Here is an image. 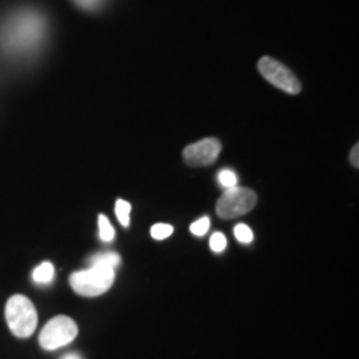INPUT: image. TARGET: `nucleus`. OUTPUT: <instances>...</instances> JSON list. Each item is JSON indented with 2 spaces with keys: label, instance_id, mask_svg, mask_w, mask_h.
I'll use <instances>...</instances> for the list:
<instances>
[{
  "label": "nucleus",
  "instance_id": "39448f33",
  "mask_svg": "<svg viewBox=\"0 0 359 359\" xmlns=\"http://www.w3.org/2000/svg\"><path fill=\"white\" fill-rule=\"evenodd\" d=\"M79 334V327L69 316H55L45 325L40 333V346L47 351H55L72 343Z\"/></svg>",
  "mask_w": 359,
  "mask_h": 359
},
{
  "label": "nucleus",
  "instance_id": "1a4fd4ad",
  "mask_svg": "<svg viewBox=\"0 0 359 359\" xmlns=\"http://www.w3.org/2000/svg\"><path fill=\"white\" fill-rule=\"evenodd\" d=\"M53 276H55V268H53V264L48 262L39 264V266L34 269L32 275L34 281L37 283V285H48V283H52Z\"/></svg>",
  "mask_w": 359,
  "mask_h": 359
},
{
  "label": "nucleus",
  "instance_id": "7ed1b4c3",
  "mask_svg": "<svg viewBox=\"0 0 359 359\" xmlns=\"http://www.w3.org/2000/svg\"><path fill=\"white\" fill-rule=\"evenodd\" d=\"M115 281V269L105 266H90L70 276V286L80 296H100L111 288Z\"/></svg>",
  "mask_w": 359,
  "mask_h": 359
},
{
  "label": "nucleus",
  "instance_id": "4468645a",
  "mask_svg": "<svg viewBox=\"0 0 359 359\" xmlns=\"http://www.w3.org/2000/svg\"><path fill=\"white\" fill-rule=\"evenodd\" d=\"M151 236L155 238V240H165V238H168L170 235L173 233V226L172 224H165V223H156L151 226Z\"/></svg>",
  "mask_w": 359,
  "mask_h": 359
},
{
  "label": "nucleus",
  "instance_id": "0eeeda50",
  "mask_svg": "<svg viewBox=\"0 0 359 359\" xmlns=\"http://www.w3.org/2000/svg\"><path fill=\"white\" fill-rule=\"evenodd\" d=\"M222 151V143L217 138H205L196 143L188 145L183 150V158L190 167H206L218 158Z\"/></svg>",
  "mask_w": 359,
  "mask_h": 359
},
{
  "label": "nucleus",
  "instance_id": "6e6552de",
  "mask_svg": "<svg viewBox=\"0 0 359 359\" xmlns=\"http://www.w3.org/2000/svg\"><path fill=\"white\" fill-rule=\"evenodd\" d=\"M120 263H122V258H120L118 253H114V251L97 253L95 257H92L88 259L90 266H105V268H111V269L120 266Z\"/></svg>",
  "mask_w": 359,
  "mask_h": 359
},
{
  "label": "nucleus",
  "instance_id": "9d476101",
  "mask_svg": "<svg viewBox=\"0 0 359 359\" xmlns=\"http://www.w3.org/2000/svg\"><path fill=\"white\" fill-rule=\"evenodd\" d=\"M98 235H100L103 241H111L115 238L114 226H111L109 218H107L105 215H100V217H98Z\"/></svg>",
  "mask_w": 359,
  "mask_h": 359
},
{
  "label": "nucleus",
  "instance_id": "dca6fc26",
  "mask_svg": "<svg viewBox=\"0 0 359 359\" xmlns=\"http://www.w3.org/2000/svg\"><path fill=\"white\" fill-rule=\"evenodd\" d=\"M210 248H212L215 253H222V251L226 248V238H224L223 233H213L212 238H210Z\"/></svg>",
  "mask_w": 359,
  "mask_h": 359
},
{
  "label": "nucleus",
  "instance_id": "ddd939ff",
  "mask_svg": "<svg viewBox=\"0 0 359 359\" xmlns=\"http://www.w3.org/2000/svg\"><path fill=\"white\" fill-rule=\"evenodd\" d=\"M235 236H236V240L240 241V243H243V245H250L251 241H253V231H251V228L245 223L236 224V226H235Z\"/></svg>",
  "mask_w": 359,
  "mask_h": 359
},
{
  "label": "nucleus",
  "instance_id": "f03ea898",
  "mask_svg": "<svg viewBox=\"0 0 359 359\" xmlns=\"http://www.w3.org/2000/svg\"><path fill=\"white\" fill-rule=\"evenodd\" d=\"M6 320L17 338H29L37 327V309L27 296L15 294L7 302Z\"/></svg>",
  "mask_w": 359,
  "mask_h": 359
},
{
  "label": "nucleus",
  "instance_id": "423d86ee",
  "mask_svg": "<svg viewBox=\"0 0 359 359\" xmlns=\"http://www.w3.org/2000/svg\"><path fill=\"white\" fill-rule=\"evenodd\" d=\"M258 70L269 83H273L283 92L290 93V95H298L302 92V82L298 77L291 72L288 67L283 65L281 62L275 60L271 57H263L258 62Z\"/></svg>",
  "mask_w": 359,
  "mask_h": 359
},
{
  "label": "nucleus",
  "instance_id": "a211bd4d",
  "mask_svg": "<svg viewBox=\"0 0 359 359\" xmlns=\"http://www.w3.org/2000/svg\"><path fill=\"white\" fill-rule=\"evenodd\" d=\"M358 151H359V147L358 145H354V148H353V151H351V163H353V167H359V161H358Z\"/></svg>",
  "mask_w": 359,
  "mask_h": 359
},
{
  "label": "nucleus",
  "instance_id": "f3484780",
  "mask_svg": "<svg viewBox=\"0 0 359 359\" xmlns=\"http://www.w3.org/2000/svg\"><path fill=\"white\" fill-rule=\"evenodd\" d=\"M74 2L82 8H95L100 0H74Z\"/></svg>",
  "mask_w": 359,
  "mask_h": 359
},
{
  "label": "nucleus",
  "instance_id": "f257e3e1",
  "mask_svg": "<svg viewBox=\"0 0 359 359\" xmlns=\"http://www.w3.org/2000/svg\"><path fill=\"white\" fill-rule=\"evenodd\" d=\"M45 29L42 13L22 11L7 19L0 29V48L12 57L30 55L43 42Z\"/></svg>",
  "mask_w": 359,
  "mask_h": 359
},
{
  "label": "nucleus",
  "instance_id": "f8f14e48",
  "mask_svg": "<svg viewBox=\"0 0 359 359\" xmlns=\"http://www.w3.org/2000/svg\"><path fill=\"white\" fill-rule=\"evenodd\" d=\"M218 183L222 185L224 190H230V188H235L236 183H238V178H236V173L233 172V170H222L218 175Z\"/></svg>",
  "mask_w": 359,
  "mask_h": 359
},
{
  "label": "nucleus",
  "instance_id": "20e7f679",
  "mask_svg": "<svg viewBox=\"0 0 359 359\" xmlns=\"http://www.w3.org/2000/svg\"><path fill=\"white\" fill-rule=\"evenodd\" d=\"M257 193L250 188H230L222 195L217 203V213L219 218L233 219L241 217V215L251 212L257 205Z\"/></svg>",
  "mask_w": 359,
  "mask_h": 359
},
{
  "label": "nucleus",
  "instance_id": "2eb2a0df",
  "mask_svg": "<svg viewBox=\"0 0 359 359\" xmlns=\"http://www.w3.org/2000/svg\"><path fill=\"white\" fill-rule=\"evenodd\" d=\"M208 230H210V218L208 217L196 219V222L191 223V226H190V231L196 236L206 235V231H208Z\"/></svg>",
  "mask_w": 359,
  "mask_h": 359
},
{
  "label": "nucleus",
  "instance_id": "9b49d317",
  "mask_svg": "<svg viewBox=\"0 0 359 359\" xmlns=\"http://www.w3.org/2000/svg\"><path fill=\"white\" fill-rule=\"evenodd\" d=\"M115 212L118 222L123 224V226H130V212H132V206L127 200H116Z\"/></svg>",
  "mask_w": 359,
  "mask_h": 359
},
{
  "label": "nucleus",
  "instance_id": "6ab92c4d",
  "mask_svg": "<svg viewBox=\"0 0 359 359\" xmlns=\"http://www.w3.org/2000/svg\"><path fill=\"white\" fill-rule=\"evenodd\" d=\"M62 359H82V358H80L79 354H75V353H70V354H65V356L62 358Z\"/></svg>",
  "mask_w": 359,
  "mask_h": 359
}]
</instances>
